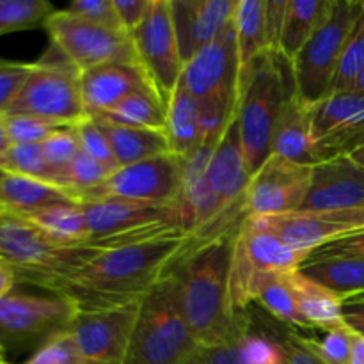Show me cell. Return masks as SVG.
Segmentation results:
<instances>
[{
	"mask_svg": "<svg viewBox=\"0 0 364 364\" xmlns=\"http://www.w3.org/2000/svg\"><path fill=\"white\" fill-rule=\"evenodd\" d=\"M259 327L274 338L283 355V364H327L309 347L306 338L291 327H284L277 320H262Z\"/></svg>",
	"mask_w": 364,
	"mask_h": 364,
	"instance_id": "8d00e7d4",
	"label": "cell"
},
{
	"mask_svg": "<svg viewBox=\"0 0 364 364\" xmlns=\"http://www.w3.org/2000/svg\"><path fill=\"white\" fill-rule=\"evenodd\" d=\"M331 2L333 0H290L279 43V53L284 59L294 63L299 52L326 20Z\"/></svg>",
	"mask_w": 364,
	"mask_h": 364,
	"instance_id": "4dcf8cb0",
	"label": "cell"
},
{
	"mask_svg": "<svg viewBox=\"0 0 364 364\" xmlns=\"http://www.w3.org/2000/svg\"><path fill=\"white\" fill-rule=\"evenodd\" d=\"M237 38L233 20L210 45L185 63L180 82L199 103L206 137L219 139L235 117L238 103Z\"/></svg>",
	"mask_w": 364,
	"mask_h": 364,
	"instance_id": "277c9868",
	"label": "cell"
},
{
	"mask_svg": "<svg viewBox=\"0 0 364 364\" xmlns=\"http://www.w3.org/2000/svg\"><path fill=\"white\" fill-rule=\"evenodd\" d=\"M345 322L354 333L364 336V308L363 306H345Z\"/></svg>",
	"mask_w": 364,
	"mask_h": 364,
	"instance_id": "f907efd6",
	"label": "cell"
},
{
	"mask_svg": "<svg viewBox=\"0 0 364 364\" xmlns=\"http://www.w3.org/2000/svg\"><path fill=\"white\" fill-rule=\"evenodd\" d=\"M301 272L336 294L338 297L343 299V302L364 294V259H309V262L302 263Z\"/></svg>",
	"mask_w": 364,
	"mask_h": 364,
	"instance_id": "f546056e",
	"label": "cell"
},
{
	"mask_svg": "<svg viewBox=\"0 0 364 364\" xmlns=\"http://www.w3.org/2000/svg\"><path fill=\"white\" fill-rule=\"evenodd\" d=\"M75 130H77L80 149L85 155H89L96 162L102 164L110 173L119 169L116 156H114L112 146L109 142V137H107V134L103 132V128L100 127V123L95 117H85L84 121H80L75 127Z\"/></svg>",
	"mask_w": 364,
	"mask_h": 364,
	"instance_id": "ab89813d",
	"label": "cell"
},
{
	"mask_svg": "<svg viewBox=\"0 0 364 364\" xmlns=\"http://www.w3.org/2000/svg\"><path fill=\"white\" fill-rule=\"evenodd\" d=\"M78 75L80 73L63 55L59 59L45 57L36 63L34 73L4 114H25L60 127H77L87 117Z\"/></svg>",
	"mask_w": 364,
	"mask_h": 364,
	"instance_id": "8fae6325",
	"label": "cell"
},
{
	"mask_svg": "<svg viewBox=\"0 0 364 364\" xmlns=\"http://www.w3.org/2000/svg\"><path fill=\"white\" fill-rule=\"evenodd\" d=\"M364 70V7L348 34L345 48L341 52L340 64L334 75L331 92L354 91L359 75ZM329 92V95H331Z\"/></svg>",
	"mask_w": 364,
	"mask_h": 364,
	"instance_id": "e575fe53",
	"label": "cell"
},
{
	"mask_svg": "<svg viewBox=\"0 0 364 364\" xmlns=\"http://www.w3.org/2000/svg\"><path fill=\"white\" fill-rule=\"evenodd\" d=\"M242 364H283L279 347L269 333L249 323V329L233 341Z\"/></svg>",
	"mask_w": 364,
	"mask_h": 364,
	"instance_id": "74e56055",
	"label": "cell"
},
{
	"mask_svg": "<svg viewBox=\"0 0 364 364\" xmlns=\"http://www.w3.org/2000/svg\"><path fill=\"white\" fill-rule=\"evenodd\" d=\"M78 85L87 117L109 112L112 107L137 91H155L141 64L134 63H110L82 71L78 75Z\"/></svg>",
	"mask_w": 364,
	"mask_h": 364,
	"instance_id": "7402d4cb",
	"label": "cell"
},
{
	"mask_svg": "<svg viewBox=\"0 0 364 364\" xmlns=\"http://www.w3.org/2000/svg\"><path fill=\"white\" fill-rule=\"evenodd\" d=\"M6 174H7V173H4V171H2V169H0V180H2V178H4V176H6Z\"/></svg>",
	"mask_w": 364,
	"mask_h": 364,
	"instance_id": "94428289",
	"label": "cell"
},
{
	"mask_svg": "<svg viewBox=\"0 0 364 364\" xmlns=\"http://www.w3.org/2000/svg\"><path fill=\"white\" fill-rule=\"evenodd\" d=\"M259 220L290 247L308 258L309 252L315 249L363 230L364 210L295 212L290 215L259 217Z\"/></svg>",
	"mask_w": 364,
	"mask_h": 364,
	"instance_id": "ac0fdd59",
	"label": "cell"
},
{
	"mask_svg": "<svg viewBox=\"0 0 364 364\" xmlns=\"http://www.w3.org/2000/svg\"><path fill=\"white\" fill-rule=\"evenodd\" d=\"M43 155H45L46 164L50 169L55 173L57 185H59L60 176L75 160V156L80 153V142H78V135L75 127H64L53 132L52 135L41 142Z\"/></svg>",
	"mask_w": 364,
	"mask_h": 364,
	"instance_id": "f35d334b",
	"label": "cell"
},
{
	"mask_svg": "<svg viewBox=\"0 0 364 364\" xmlns=\"http://www.w3.org/2000/svg\"><path fill=\"white\" fill-rule=\"evenodd\" d=\"M66 11L73 16L91 21V23L124 31L121 27L116 9H114L112 0H75L66 7Z\"/></svg>",
	"mask_w": 364,
	"mask_h": 364,
	"instance_id": "f6af8a7d",
	"label": "cell"
},
{
	"mask_svg": "<svg viewBox=\"0 0 364 364\" xmlns=\"http://www.w3.org/2000/svg\"><path fill=\"white\" fill-rule=\"evenodd\" d=\"M95 252L57 245L20 215L0 208V262L16 274L18 283L50 291Z\"/></svg>",
	"mask_w": 364,
	"mask_h": 364,
	"instance_id": "8992f818",
	"label": "cell"
},
{
	"mask_svg": "<svg viewBox=\"0 0 364 364\" xmlns=\"http://www.w3.org/2000/svg\"><path fill=\"white\" fill-rule=\"evenodd\" d=\"M306 255L295 251L259 219L247 217L235 237L230 274L231 309L244 316L255 304L256 287L269 274L301 270Z\"/></svg>",
	"mask_w": 364,
	"mask_h": 364,
	"instance_id": "52a82bcc",
	"label": "cell"
},
{
	"mask_svg": "<svg viewBox=\"0 0 364 364\" xmlns=\"http://www.w3.org/2000/svg\"><path fill=\"white\" fill-rule=\"evenodd\" d=\"M20 217L34 228H38L41 233H45L57 245H63V247H87L89 226L80 205H75V203L52 205L34 210V212L21 213Z\"/></svg>",
	"mask_w": 364,
	"mask_h": 364,
	"instance_id": "4316f807",
	"label": "cell"
},
{
	"mask_svg": "<svg viewBox=\"0 0 364 364\" xmlns=\"http://www.w3.org/2000/svg\"><path fill=\"white\" fill-rule=\"evenodd\" d=\"M301 166L320 164L318 151L311 134V107L295 92L284 105L272 137V153Z\"/></svg>",
	"mask_w": 364,
	"mask_h": 364,
	"instance_id": "603a6c76",
	"label": "cell"
},
{
	"mask_svg": "<svg viewBox=\"0 0 364 364\" xmlns=\"http://www.w3.org/2000/svg\"><path fill=\"white\" fill-rule=\"evenodd\" d=\"M0 364H13V363H7L6 358H0Z\"/></svg>",
	"mask_w": 364,
	"mask_h": 364,
	"instance_id": "91938a15",
	"label": "cell"
},
{
	"mask_svg": "<svg viewBox=\"0 0 364 364\" xmlns=\"http://www.w3.org/2000/svg\"><path fill=\"white\" fill-rule=\"evenodd\" d=\"M364 210V167L341 155L313 166L309 194L299 212Z\"/></svg>",
	"mask_w": 364,
	"mask_h": 364,
	"instance_id": "d6986e66",
	"label": "cell"
},
{
	"mask_svg": "<svg viewBox=\"0 0 364 364\" xmlns=\"http://www.w3.org/2000/svg\"><path fill=\"white\" fill-rule=\"evenodd\" d=\"M137 59L156 95L167 105L183 71L171 0H153L142 23L132 32Z\"/></svg>",
	"mask_w": 364,
	"mask_h": 364,
	"instance_id": "4fadbf2b",
	"label": "cell"
},
{
	"mask_svg": "<svg viewBox=\"0 0 364 364\" xmlns=\"http://www.w3.org/2000/svg\"><path fill=\"white\" fill-rule=\"evenodd\" d=\"M348 156H352V159H354L355 162L361 164V166L364 167V146H361V148H359V149H355V151L352 153V155H348Z\"/></svg>",
	"mask_w": 364,
	"mask_h": 364,
	"instance_id": "11a10c76",
	"label": "cell"
},
{
	"mask_svg": "<svg viewBox=\"0 0 364 364\" xmlns=\"http://www.w3.org/2000/svg\"><path fill=\"white\" fill-rule=\"evenodd\" d=\"M164 134L169 141L171 153L180 156V159H185L191 153H194L205 142L217 141V139L206 137L201 107L181 82H178L166 105V130H164Z\"/></svg>",
	"mask_w": 364,
	"mask_h": 364,
	"instance_id": "cb8c5ba5",
	"label": "cell"
},
{
	"mask_svg": "<svg viewBox=\"0 0 364 364\" xmlns=\"http://www.w3.org/2000/svg\"><path fill=\"white\" fill-rule=\"evenodd\" d=\"M55 48L78 73L110 63L139 64L132 34L73 16L66 9L53 11L45 25Z\"/></svg>",
	"mask_w": 364,
	"mask_h": 364,
	"instance_id": "30bf717a",
	"label": "cell"
},
{
	"mask_svg": "<svg viewBox=\"0 0 364 364\" xmlns=\"http://www.w3.org/2000/svg\"><path fill=\"white\" fill-rule=\"evenodd\" d=\"M311 134L320 162L364 146V92H331L311 105Z\"/></svg>",
	"mask_w": 364,
	"mask_h": 364,
	"instance_id": "e0dca14e",
	"label": "cell"
},
{
	"mask_svg": "<svg viewBox=\"0 0 364 364\" xmlns=\"http://www.w3.org/2000/svg\"><path fill=\"white\" fill-rule=\"evenodd\" d=\"M355 91L364 92V70L361 71V75H359V80H358V84H355Z\"/></svg>",
	"mask_w": 364,
	"mask_h": 364,
	"instance_id": "6f0895ef",
	"label": "cell"
},
{
	"mask_svg": "<svg viewBox=\"0 0 364 364\" xmlns=\"http://www.w3.org/2000/svg\"><path fill=\"white\" fill-rule=\"evenodd\" d=\"M139 306L141 302L78 313L75 316L68 331L85 363L124 364L137 322Z\"/></svg>",
	"mask_w": 364,
	"mask_h": 364,
	"instance_id": "2e32d148",
	"label": "cell"
},
{
	"mask_svg": "<svg viewBox=\"0 0 364 364\" xmlns=\"http://www.w3.org/2000/svg\"><path fill=\"white\" fill-rule=\"evenodd\" d=\"M11 144H41L60 124L25 114H2Z\"/></svg>",
	"mask_w": 364,
	"mask_h": 364,
	"instance_id": "b9f144b4",
	"label": "cell"
},
{
	"mask_svg": "<svg viewBox=\"0 0 364 364\" xmlns=\"http://www.w3.org/2000/svg\"><path fill=\"white\" fill-rule=\"evenodd\" d=\"M78 315L77 306L60 295H34L13 290L0 301V345L7 348H38L68 329Z\"/></svg>",
	"mask_w": 364,
	"mask_h": 364,
	"instance_id": "7c38bea8",
	"label": "cell"
},
{
	"mask_svg": "<svg viewBox=\"0 0 364 364\" xmlns=\"http://www.w3.org/2000/svg\"><path fill=\"white\" fill-rule=\"evenodd\" d=\"M294 95L295 82L290 60L276 52L262 53L238 92L235 112L251 174H255L272 153L277 119Z\"/></svg>",
	"mask_w": 364,
	"mask_h": 364,
	"instance_id": "3957f363",
	"label": "cell"
},
{
	"mask_svg": "<svg viewBox=\"0 0 364 364\" xmlns=\"http://www.w3.org/2000/svg\"><path fill=\"white\" fill-rule=\"evenodd\" d=\"M354 340L355 333L347 326V322L326 331V336L322 340L306 338L309 347L327 364H350Z\"/></svg>",
	"mask_w": 364,
	"mask_h": 364,
	"instance_id": "60d3db41",
	"label": "cell"
},
{
	"mask_svg": "<svg viewBox=\"0 0 364 364\" xmlns=\"http://www.w3.org/2000/svg\"><path fill=\"white\" fill-rule=\"evenodd\" d=\"M350 364H364V336H361V334L358 333H355Z\"/></svg>",
	"mask_w": 364,
	"mask_h": 364,
	"instance_id": "f5cc1de1",
	"label": "cell"
},
{
	"mask_svg": "<svg viewBox=\"0 0 364 364\" xmlns=\"http://www.w3.org/2000/svg\"><path fill=\"white\" fill-rule=\"evenodd\" d=\"M0 169L4 173L20 174L57 185L55 173L46 164L41 144H11V148L0 156Z\"/></svg>",
	"mask_w": 364,
	"mask_h": 364,
	"instance_id": "d590c367",
	"label": "cell"
},
{
	"mask_svg": "<svg viewBox=\"0 0 364 364\" xmlns=\"http://www.w3.org/2000/svg\"><path fill=\"white\" fill-rule=\"evenodd\" d=\"M36 63H16L0 59V114L6 112L16 100L23 85L34 73Z\"/></svg>",
	"mask_w": 364,
	"mask_h": 364,
	"instance_id": "ee69618b",
	"label": "cell"
},
{
	"mask_svg": "<svg viewBox=\"0 0 364 364\" xmlns=\"http://www.w3.org/2000/svg\"><path fill=\"white\" fill-rule=\"evenodd\" d=\"M95 119L98 121L100 127L103 128V132L109 137L114 156H116L119 167L171 153L169 141H167L164 132L128 127V124L116 123V121H110L102 116L95 117Z\"/></svg>",
	"mask_w": 364,
	"mask_h": 364,
	"instance_id": "d4e9b609",
	"label": "cell"
},
{
	"mask_svg": "<svg viewBox=\"0 0 364 364\" xmlns=\"http://www.w3.org/2000/svg\"><path fill=\"white\" fill-rule=\"evenodd\" d=\"M198 240L199 235L173 233L96 251L70 276L53 284L48 294L71 301L78 313L135 304L173 270Z\"/></svg>",
	"mask_w": 364,
	"mask_h": 364,
	"instance_id": "6da1fadb",
	"label": "cell"
},
{
	"mask_svg": "<svg viewBox=\"0 0 364 364\" xmlns=\"http://www.w3.org/2000/svg\"><path fill=\"white\" fill-rule=\"evenodd\" d=\"M288 6H290V0H265V32L269 52L279 53Z\"/></svg>",
	"mask_w": 364,
	"mask_h": 364,
	"instance_id": "7dc6e473",
	"label": "cell"
},
{
	"mask_svg": "<svg viewBox=\"0 0 364 364\" xmlns=\"http://www.w3.org/2000/svg\"><path fill=\"white\" fill-rule=\"evenodd\" d=\"M206 176L223 212H230L244 205V196L252 174L242 146L237 117L230 121L213 146Z\"/></svg>",
	"mask_w": 364,
	"mask_h": 364,
	"instance_id": "ffe728a7",
	"label": "cell"
},
{
	"mask_svg": "<svg viewBox=\"0 0 364 364\" xmlns=\"http://www.w3.org/2000/svg\"><path fill=\"white\" fill-rule=\"evenodd\" d=\"M290 283L302 318L309 329L329 331L345 322L343 299L309 279L301 270L290 274Z\"/></svg>",
	"mask_w": 364,
	"mask_h": 364,
	"instance_id": "83f0119b",
	"label": "cell"
},
{
	"mask_svg": "<svg viewBox=\"0 0 364 364\" xmlns=\"http://www.w3.org/2000/svg\"><path fill=\"white\" fill-rule=\"evenodd\" d=\"M313 167L270 155L251 176L244 196L247 217H279L299 212L309 194Z\"/></svg>",
	"mask_w": 364,
	"mask_h": 364,
	"instance_id": "5bb4252c",
	"label": "cell"
},
{
	"mask_svg": "<svg viewBox=\"0 0 364 364\" xmlns=\"http://www.w3.org/2000/svg\"><path fill=\"white\" fill-rule=\"evenodd\" d=\"M345 306H363L364 308V304H345Z\"/></svg>",
	"mask_w": 364,
	"mask_h": 364,
	"instance_id": "6125c7cd",
	"label": "cell"
},
{
	"mask_svg": "<svg viewBox=\"0 0 364 364\" xmlns=\"http://www.w3.org/2000/svg\"><path fill=\"white\" fill-rule=\"evenodd\" d=\"M102 117L128 124V127L149 128V130L159 132L166 130V105L151 89H144V91H137L127 96L109 112L102 114Z\"/></svg>",
	"mask_w": 364,
	"mask_h": 364,
	"instance_id": "d6a6232c",
	"label": "cell"
},
{
	"mask_svg": "<svg viewBox=\"0 0 364 364\" xmlns=\"http://www.w3.org/2000/svg\"><path fill=\"white\" fill-rule=\"evenodd\" d=\"M290 274H269V276L262 277L256 287L255 302H258L274 320L291 327V329L294 327L309 329L306 320L302 318L297 299L294 295Z\"/></svg>",
	"mask_w": 364,
	"mask_h": 364,
	"instance_id": "1f68e13d",
	"label": "cell"
},
{
	"mask_svg": "<svg viewBox=\"0 0 364 364\" xmlns=\"http://www.w3.org/2000/svg\"><path fill=\"white\" fill-rule=\"evenodd\" d=\"M0 265H4V263H2V262H0Z\"/></svg>",
	"mask_w": 364,
	"mask_h": 364,
	"instance_id": "be15d7a7",
	"label": "cell"
},
{
	"mask_svg": "<svg viewBox=\"0 0 364 364\" xmlns=\"http://www.w3.org/2000/svg\"><path fill=\"white\" fill-rule=\"evenodd\" d=\"M119 23L128 34L135 31L148 14L153 0H112Z\"/></svg>",
	"mask_w": 364,
	"mask_h": 364,
	"instance_id": "c3c4849f",
	"label": "cell"
},
{
	"mask_svg": "<svg viewBox=\"0 0 364 364\" xmlns=\"http://www.w3.org/2000/svg\"><path fill=\"white\" fill-rule=\"evenodd\" d=\"M181 183H183L181 159L173 153H166L119 167L110 173L100 192V198L176 206L181 194Z\"/></svg>",
	"mask_w": 364,
	"mask_h": 364,
	"instance_id": "9a60e30c",
	"label": "cell"
},
{
	"mask_svg": "<svg viewBox=\"0 0 364 364\" xmlns=\"http://www.w3.org/2000/svg\"><path fill=\"white\" fill-rule=\"evenodd\" d=\"M188 364H242L235 343L199 347Z\"/></svg>",
	"mask_w": 364,
	"mask_h": 364,
	"instance_id": "681fc988",
	"label": "cell"
},
{
	"mask_svg": "<svg viewBox=\"0 0 364 364\" xmlns=\"http://www.w3.org/2000/svg\"><path fill=\"white\" fill-rule=\"evenodd\" d=\"M16 283V274H14L7 265H0V301H2L7 294H11V291L14 290V284Z\"/></svg>",
	"mask_w": 364,
	"mask_h": 364,
	"instance_id": "816d5d0a",
	"label": "cell"
},
{
	"mask_svg": "<svg viewBox=\"0 0 364 364\" xmlns=\"http://www.w3.org/2000/svg\"><path fill=\"white\" fill-rule=\"evenodd\" d=\"M11 148V141L7 137V132H6V124H4V117L0 114V156Z\"/></svg>",
	"mask_w": 364,
	"mask_h": 364,
	"instance_id": "db71d44e",
	"label": "cell"
},
{
	"mask_svg": "<svg viewBox=\"0 0 364 364\" xmlns=\"http://www.w3.org/2000/svg\"><path fill=\"white\" fill-rule=\"evenodd\" d=\"M238 228L199 235L171 270L181 313L199 347L233 343L251 323V313L237 316L231 309L230 274Z\"/></svg>",
	"mask_w": 364,
	"mask_h": 364,
	"instance_id": "7a4b0ae2",
	"label": "cell"
},
{
	"mask_svg": "<svg viewBox=\"0 0 364 364\" xmlns=\"http://www.w3.org/2000/svg\"><path fill=\"white\" fill-rule=\"evenodd\" d=\"M363 7L358 0H333L326 20L291 63L295 92L306 105H315L331 92L341 52Z\"/></svg>",
	"mask_w": 364,
	"mask_h": 364,
	"instance_id": "9c48e42d",
	"label": "cell"
},
{
	"mask_svg": "<svg viewBox=\"0 0 364 364\" xmlns=\"http://www.w3.org/2000/svg\"><path fill=\"white\" fill-rule=\"evenodd\" d=\"M235 38H237L238 64V92L247 82L252 64L262 53L269 52L265 32V0H237L233 13Z\"/></svg>",
	"mask_w": 364,
	"mask_h": 364,
	"instance_id": "484cf974",
	"label": "cell"
},
{
	"mask_svg": "<svg viewBox=\"0 0 364 364\" xmlns=\"http://www.w3.org/2000/svg\"><path fill=\"white\" fill-rule=\"evenodd\" d=\"M322 258H355L364 259V228L355 231V233L341 237L338 240L329 242L322 247L315 249L308 255L306 262L309 259H322Z\"/></svg>",
	"mask_w": 364,
	"mask_h": 364,
	"instance_id": "bcb514c9",
	"label": "cell"
},
{
	"mask_svg": "<svg viewBox=\"0 0 364 364\" xmlns=\"http://www.w3.org/2000/svg\"><path fill=\"white\" fill-rule=\"evenodd\" d=\"M89 226V249L119 247L173 233H188L174 205H146L116 198L82 203ZM192 235V233H191Z\"/></svg>",
	"mask_w": 364,
	"mask_h": 364,
	"instance_id": "ba28073f",
	"label": "cell"
},
{
	"mask_svg": "<svg viewBox=\"0 0 364 364\" xmlns=\"http://www.w3.org/2000/svg\"><path fill=\"white\" fill-rule=\"evenodd\" d=\"M198 348L169 272L141 301L124 364H188Z\"/></svg>",
	"mask_w": 364,
	"mask_h": 364,
	"instance_id": "5b68a950",
	"label": "cell"
},
{
	"mask_svg": "<svg viewBox=\"0 0 364 364\" xmlns=\"http://www.w3.org/2000/svg\"><path fill=\"white\" fill-rule=\"evenodd\" d=\"M4 354H6V350H4V347L0 345V358H4Z\"/></svg>",
	"mask_w": 364,
	"mask_h": 364,
	"instance_id": "680465c9",
	"label": "cell"
},
{
	"mask_svg": "<svg viewBox=\"0 0 364 364\" xmlns=\"http://www.w3.org/2000/svg\"><path fill=\"white\" fill-rule=\"evenodd\" d=\"M25 364H87L68 329L46 340Z\"/></svg>",
	"mask_w": 364,
	"mask_h": 364,
	"instance_id": "7bdbcfd3",
	"label": "cell"
},
{
	"mask_svg": "<svg viewBox=\"0 0 364 364\" xmlns=\"http://www.w3.org/2000/svg\"><path fill=\"white\" fill-rule=\"evenodd\" d=\"M345 304H364V294L358 295V297L348 299V301H345Z\"/></svg>",
	"mask_w": 364,
	"mask_h": 364,
	"instance_id": "9f6ffc18",
	"label": "cell"
},
{
	"mask_svg": "<svg viewBox=\"0 0 364 364\" xmlns=\"http://www.w3.org/2000/svg\"><path fill=\"white\" fill-rule=\"evenodd\" d=\"M53 11L46 0H0V36L45 27Z\"/></svg>",
	"mask_w": 364,
	"mask_h": 364,
	"instance_id": "836d02e7",
	"label": "cell"
},
{
	"mask_svg": "<svg viewBox=\"0 0 364 364\" xmlns=\"http://www.w3.org/2000/svg\"><path fill=\"white\" fill-rule=\"evenodd\" d=\"M75 203L66 191L50 181L9 174L0 180V208L21 215L52 205ZM77 205V203H75Z\"/></svg>",
	"mask_w": 364,
	"mask_h": 364,
	"instance_id": "f1b7e54d",
	"label": "cell"
},
{
	"mask_svg": "<svg viewBox=\"0 0 364 364\" xmlns=\"http://www.w3.org/2000/svg\"><path fill=\"white\" fill-rule=\"evenodd\" d=\"M235 6L237 0H171L183 66L233 20Z\"/></svg>",
	"mask_w": 364,
	"mask_h": 364,
	"instance_id": "44dd1931",
	"label": "cell"
}]
</instances>
